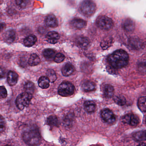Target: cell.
I'll return each mask as SVG.
<instances>
[{
  "label": "cell",
  "instance_id": "f546056e",
  "mask_svg": "<svg viewBox=\"0 0 146 146\" xmlns=\"http://www.w3.org/2000/svg\"><path fill=\"white\" fill-rule=\"evenodd\" d=\"M113 100L115 103L119 106H124L126 103L125 98L123 96L119 95L115 96L113 98Z\"/></svg>",
  "mask_w": 146,
  "mask_h": 146
},
{
  "label": "cell",
  "instance_id": "f1b7e54d",
  "mask_svg": "<svg viewBox=\"0 0 146 146\" xmlns=\"http://www.w3.org/2000/svg\"><path fill=\"white\" fill-rule=\"evenodd\" d=\"M47 123L50 126H57L58 125V121L56 116L51 115L48 118Z\"/></svg>",
  "mask_w": 146,
  "mask_h": 146
},
{
  "label": "cell",
  "instance_id": "7402d4cb",
  "mask_svg": "<svg viewBox=\"0 0 146 146\" xmlns=\"http://www.w3.org/2000/svg\"><path fill=\"white\" fill-rule=\"evenodd\" d=\"M78 46L83 49L87 48L89 45V41L86 37H80L77 40Z\"/></svg>",
  "mask_w": 146,
  "mask_h": 146
},
{
  "label": "cell",
  "instance_id": "1f68e13d",
  "mask_svg": "<svg viewBox=\"0 0 146 146\" xmlns=\"http://www.w3.org/2000/svg\"><path fill=\"white\" fill-rule=\"evenodd\" d=\"M65 58V57L63 54L58 53L54 56V60L56 63H60L64 61Z\"/></svg>",
  "mask_w": 146,
  "mask_h": 146
},
{
  "label": "cell",
  "instance_id": "6da1fadb",
  "mask_svg": "<svg viewBox=\"0 0 146 146\" xmlns=\"http://www.w3.org/2000/svg\"><path fill=\"white\" fill-rule=\"evenodd\" d=\"M108 60L112 67L116 69H120L128 64L129 55L125 51L119 49L110 54Z\"/></svg>",
  "mask_w": 146,
  "mask_h": 146
},
{
  "label": "cell",
  "instance_id": "9a60e30c",
  "mask_svg": "<svg viewBox=\"0 0 146 146\" xmlns=\"http://www.w3.org/2000/svg\"><path fill=\"white\" fill-rule=\"evenodd\" d=\"M16 38V33L13 30L7 31L4 34V39L6 41L11 43L15 40Z\"/></svg>",
  "mask_w": 146,
  "mask_h": 146
},
{
  "label": "cell",
  "instance_id": "ba28073f",
  "mask_svg": "<svg viewBox=\"0 0 146 146\" xmlns=\"http://www.w3.org/2000/svg\"><path fill=\"white\" fill-rule=\"evenodd\" d=\"M121 120L123 123L131 126H136L139 123L138 117L135 114L131 113L124 115L122 117Z\"/></svg>",
  "mask_w": 146,
  "mask_h": 146
},
{
  "label": "cell",
  "instance_id": "8992f818",
  "mask_svg": "<svg viewBox=\"0 0 146 146\" xmlns=\"http://www.w3.org/2000/svg\"><path fill=\"white\" fill-rule=\"evenodd\" d=\"M98 27L103 30H109L113 28V22L110 18L105 16H100L97 20Z\"/></svg>",
  "mask_w": 146,
  "mask_h": 146
},
{
  "label": "cell",
  "instance_id": "3957f363",
  "mask_svg": "<svg viewBox=\"0 0 146 146\" xmlns=\"http://www.w3.org/2000/svg\"><path fill=\"white\" fill-rule=\"evenodd\" d=\"M32 98V94L25 92L18 96L16 101L17 107L20 110H23L29 105Z\"/></svg>",
  "mask_w": 146,
  "mask_h": 146
},
{
  "label": "cell",
  "instance_id": "5bb4252c",
  "mask_svg": "<svg viewBox=\"0 0 146 146\" xmlns=\"http://www.w3.org/2000/svg\"><path fill=\"white\" fill-rule=\"evenodd\" d=\"M74 71V67L72 64L67 63L62 68V73L63 76H68L71 75Z\"/></svg>",
  "mask_w": 146,
  "mask_h": 146
},
{
  "label": "cell",
  "instance_id": "4316f807",
  "mask_svg": "<svg viewBox=\"0 0 146 146\" xmlns=\"http://www.w3.org/2000/svg\"><path fill=\"white\" fill-rule=\"evenodd\" d=\"M44 57L48 59H52L55 56V52L53 49L47 48L45 49L43 52Z\"/></svg>",
  "mask_w": 146,
  "mask_h": 146
},
{
  "label": "cell",
  "instance_id": "e0dca14e",
  "mask_svg": "<svg viewBox=\"0 0 146 146\" xmlns=\"http://www.w3.org/2000/svg\"><path fill=\"white\" fill-rule=\"evenodd\" d=\"M114 90L113 87L110 84H107L104 88V94L105 97L110 99L114 95Z\"/></svg>",
  "mask_w": 146,
  "mask_h": 146
},
{
  "label": "cell",
  "instance_id": "52a82bcc",
  "mask_svg": "<svg viewBox=\"0 0 146 146\" xmlns=\"http://www.w3.org/2000/svg\"><path fill=\"white\" fill-rule=\"evenodd\" d=\"M101 117L102 119L108 124H111L116 121V117L114 113L111 110L108 108L102 110Z\"/></svg>",
  "mask_w": 146,
  "mask_h": 146
},
{
  "label": "cell",
  "instance_id": "83f0119b",
  "mask_svg": "<svg viewBox=\"0 0 146 146\" xmlns=\"http://www.w3.org/2000/svg\"><path fill=\"white\" fill-rule=\"evenodd\" d=\"M46 76L49 79L50 82H54L57 79V76H56V73L54 70H51V69L48 70L46 72Z\"/></svg>",
  "mask_w": 146,
  "mask_h": 146
},
{
  "label": "cell",
  "instance_id": "2e32d148",
  "mask_svg": "<svg viewBox=\"0 0 146 146\" xmlns=\"http://www.w3.org/2000/svg\"><path fill=\"white\" fill-rule=\"evenodd\" d=\"M112 37L111 36H106L103 38L101 42V46L102 49H106L110 47L112 44L113 40Z\"/></svg>",
  "mask_w": 146,
  "mask_h": 146
},
{
  "label": "cell",
  "instance_id": "7c38bea8",
  "mask_svg": "<svg viewBox=\"0 0 146 146\" xmlns=\"http://www.w3.org/2000/svg\"><path fill=\"white\" fill-rule=\"evenodd\" d=\"M122 25L124 29L127 32L133 31L135 29V23L130 19H125Z\"/></svg>",
  "mask_w": 146,
  "mask_h": 146
},
{
  "label": "cell",
  "instance_id": "8fae6325",
  "mask_svg": "<svg viewBox=\"0 0 146 146\" xmlns=\"http://www.w3.org/2000/svg\"><path fill=\"white\" fill-rule=\"evenodd\" d=\"M47 26L50 28H54L58 26V22L56 17L52 14L48 15L45 20Z\"/></svg>",
  "mask_w": 146,
  "mask_h": 146
},
{
  "label": "cell",
  "instance_id": "cb8c5ba5",
  "mask_svg": "<svg viewBox=\"0 0 146 146\" xmlns=\"http://www.w3.org/2000/svg\"><path fill=\"white\" fill-rule=\"evenodd\" d=\"M40 59L39 56L36 54H33L31 55L29 60V64L31 66H36L40 64Z\"/></svg>",
  "mask_w": 146,
  "mask_h": 146
},
{
  "label": "cell",
  "instance_id": "ac0fdd59",
  "mask_svg": "<svg viewBox=\"0 0 146 146\" xmlns=\"http://www.w3.org/2000/svg\"><path fill=\"white\" fill-rule=\"evenodd\" d=\"M84 109L88 112H94L96 109V105L92 101H87L84 103Z\"/></svg>",
  "mask_w": 146,
  "mask_h": 146
},
{
  "label": "cell",
  "instance_id": "484cf974",
  "mask_svg": "<svg viewBox=\"0 0 146 146\" xmlns=\"http://www.w3.org/2000/svg\"><path fill=\"white\" fill-rule=\"evenodd\" d=\"M35 85L32 82L28 81L25 83L24 85V88L25 91L29 94H32L34 93L35 91Z\"/></svg>",
  "mask_w": 146,
  "mask_h": 146
},
{
  "label": "cell",
  "instance_id": "ffe728a7",
  "mask_svg": "<svg viewBox=\"0 0 146 146\" xmlns=\"http://www.w3.org/2000/svg\"><path fill=\"white\" fill-rule=\"evenodd\" d=\"M82 87L84 91L90 92L95 90L96 84L94 82L91 81H86L83 84Z\"/></svg>",
  "mask_w": 146,
  "mask_h": 146
},
{
  "label": "cell",
  "instance_id": "8d00e7d4",
  "mask_svg": "<svg viewBox=\"0 0 146 146\" xmlns=\"http://www.w3.org/2000/svg\"><path fill=\"white\" fill-rule=\"evenodd\" d=\"M6 27V24L5 23L0 22V32L2 31Z\"/></svg>",
  "mask_w": 146,
  "mask_h": 146
},
{
  "label": "cell",
  "instance_id": "d4e9b609",
  "mask_svg": "<svg viewBox=\"0 0 146 146\" xmlns=\"http://www.w3.org/2000/svg\"><path fill=\"white\" fill-rule=\"evenodd\" d=\"M137 106L138 108L143 112L146 111V96H142L139 98L137 102Z\"/></svg>",
  "mask_w": 146,
  "mask_h": 146
},
{
  "label": "cell",
  "instance_id": "9c48e42d",
  "mask_svg": "<svg viewBox=\"0 0 146 146\" xmlns=\"http://www.w3.org/2000/svg\"><path fill=\"white\" fill-rule=\"evenodd\" d=\"M19 76L15 72L10 71L7 74V82L11 86H14L17 84Z\"/></svg>",
  "mask_w": 146,
  "mask_h": 146
},
{
  "label": "cell",
  "instance_id": "7a4b0ae2",
  "mask_svg": "<svg viewBox=\"0 0 146 146\" xmlns=\"http://www.w3.org/2000/svg\"><path fill=\"white\" fill-rule=\"evenodd\" d=\"M23 139L29 145H37L40 142V133L36 129H30L24 132Z\"/></svg>",
  "mask_w": 146,
  "mask_h": 146
},
{
  "label": "cell",
  "instance_id": "d590c367",
  "mask_svg": "<svg viewBox=\"0 0 146 146\" xmlns=\"http://www.w3.org/2000/svg\"><path fill=\"white\" fill-rule=\"evenodd\" d=\"M5 69L0 68V78H4L5 76Z\"/></svg>",
  "mask_w": 146,
  "mask_h": 146
},
{
  "label": "cell",
  "instance_id": "d6a6232c",
  "mask_svg": "<svg viewBox=\"0 0 146 146\" xmlns=\"http://www.w3.org/2000/svg\"><path fill=\"white\" fill-rule=\"evenodd\" d=\"M130 43L132 46L135 48H138L141 46L142 42L140 39H137V38H133L131 40Z\"/></svg>",
  "mask_w": 146,
  "mask_h": 146
},
{
  "label": "cell",
  "instance_id": "d6986e66",
  "mask_svg": "<svg viewBox=\"0 0 146 146\" xmlns=\"http://www.w3.org/2000/svg\"><path fill=\"white\" fill-rule=\"evenodd\" d=\"M146 131H140L134 133L133 135V139L136 141L141 142L146 140Z\"/></svg>",
  "mask_w": 146,
  "mask_h": 146
},
{
  "label": "cell",
  "instance_id": "30bf717a",
  "mask_svg": "<svg viewBox=\"0 0 146 146\" xmlns=\"http://www.w3.org/2000/svg\"><path fill=\"white\" fill-rule=\"evenodd\" d=\"M47 41L51 44H55L60 39L58 33L55 31H50L46 36Z\"/></svg>",
  "mask_w": 146,
  "mask_h": 146
},
{
  "label": "cell",
  "instance_id": "277c9868",
  "mask_svg": "<svg viewBox=\"0 0 146 146\" xmlns=\"http://www.w3.org/2000/svg\"><path fill=\"white\" fill-rule=\"evenodd\" d=\"M80 8L84 14L90 16L94 13L96 5L92 0H84L80 4Z\"/></svg>",
  "mask_w": 146,
  "mask_h": 146
},
{
  "label": "cell",
  "instance_id": "4fadbf2b",
  "mask_svg": "<svg viewBox=\"0 0 146 146\" xmlns=\"http://www.w3.org/2000/svg\"><path fill=\"white\" fill-rule=\"evenodd\" d=\"M71 24L73 27L78 29H82L86 27L87 23L81 19H74L72 21Z\"/></svg>",
  "mask_w": 146,
  "mask_h": 146
},
{
  "label": "cell",
  "instance_id": "836d02e7",
  "mask_svg": "<svg viewBox=\"0 0 146 146\" xmlns=\"http://www.w3.org/2000/svg\"><path fill=\"white\" fill-rule=\"evenodd\" d=\"M7 96V91L4 86H0V97L6 98Z\"/></svg>",
  "mask_w": 146,
  "mask_h": 146
},
{
  "label": "cell",
  "instance_id": "4dcf8cb0",
  "mask_svg": "<svg viewBox=\"0 0 146 146\" xmlns=\"http://www.w3.org/2000/svg\"><path fill=\"white\" fill-rule=\"evenodd\" d=\"M29 2V0H16V4L19 7L25 8Z\"/></svg>",
  "mask_w": 146,
  "mask_h": 146
},
{
  "label": "cell",
  "instance_id": "603a6c76",
  "mask_svg": "<svg viewBox=\"0 0 146 146\" xmlns=\"http://www.w3.org/2000/svg\"><path fill=\"white\" fill-rule=\"evenodd\" d=\"M36 41H37V38L36 36L34 35H31L26 37L24 40V42L26 46L30 47L35 45Z\"/></svg>",
  "mask_w": 146,
  "mask_h": 146
},
{
  "label": "cell",
  "instance_id": "44dd1931",
  "mask_svg": "<svg viewBox=\"0 0 146 146\" xmlns=\"http://www.w3.org/2000/svg\"><path fill=\"white\" fill-rule=\"evenodd\" d=\"M50 81L47 76L41 77L38 81L39 86L42 89H47L49 87Z\"/></svg>",
  "mask_w": 146,
  "mask_h": 146
},
{
  "label": "cell",
  "instance_id": "e575fe53",
  "mask_svg": "<svg viewBox=\"0 0 146 146\" xmlns=\"http://www.w3.org/2000/svg\"><path fill=\"white\" fill-rule=\"evenodd\" d=\"M5 120L2 116L0 115V132L4 131L5 128Z\"/></svg>",
  "mask_w": 146,
  "mask_h": 146
},
{
  "label": "cell",
  "instance_id": "5b68a950",
  "mask_svg": "<svg viewBox=\"0 0 146 146\" xmlns=\"http://www.w3.org/2000/svg\"><path fill=\"white\" fill-rule=\"evenodd\" d=\"M59 94L64 97L72 95L75 92L74 85L69 82H64L59 86L58 88Z\"/></svg>",
  "mask_w": 146,
  "mask_h": 146
}]
</instances>
